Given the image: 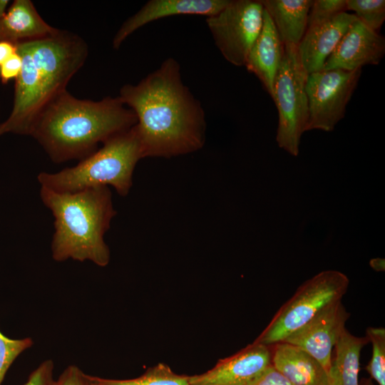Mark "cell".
<instances>
[{
    "label": "cell",
    "instance_id": "obj_28",
    "mask_svg": "<svg viewBox=\"0 0 385 385\" xmlns=\"http://www.w3.org/2000/svg\"><path fill=\"white\" fill-rule=\"evenodd\" d=\"M21 58L16 52L0 66V79L6 83L11 79L16 78L21 69Z\"/></svg>",
    "mask_w": 385,
    "mask_h": 385
},
{
    "label": "cell",
    "instance_id": "obj_17",
    "mask_svg": "<svg viewBox=\"0 0 385 385\" xmlns=\"http://www.w3.org/2000/svg\"><path fill=\"white\" fill-rule=\"evenodd\" d=\"M58 31L41 18L29 0H15L0 17V41L16 43L46 37Z\"/></svg>",
    "mask_w": 385,
    "mask_h": 385
},
{
    "label": "cell",
    "instance_id": "obj_3",
    "mask_svg": "<svg viewBox=\"0 0 385 385\" xmlns=\"http://www.w3.org/2000/svg\"><path fill=\"white\" fill-rule=\"evenodd\" d=\"M22 65L16 78L14 104L7 119L0 123V135H29L41 110L66 91L82 67L88 46L75 34L58 30L53 35L16 43Z\"/></svg>",
    "mask_w": 385,
    "mask_h": 385
},
{
    "label": "cell",
    "instance_id": "obj_16",
    "mask_svg": "<svg viewBox=\"0 0 385 385\" xmlns=\"http://www.w3.org/2000/svg\"><path fill=\"white\" fill-rule=\"evenodd\" d=\"M272 364L291 385H329L324 367L307 352L289 343L272 345Z\"/></svg>",
    "mask_w": 385,
    "mask_h": 385
},
{
    "label": "cell",
    "instance_id": "obj_21",
    "mask_svg": "<svg viewBox=\"0 0 385 385\" xmlns=\"http://www.w3.org/2000/svg\"><path fill=\"white\" fill-rule=\"evenodd\" d=\"M366 336L372 346L371 358L366 370L379 385H385V329L369 327Z\"/></svg>",
    "mask_w": 385,
    "mask_h": 385
},
{
    "label": "cell",
    "instance_id": "obj_12",
    "mask_svg": "<svg viewBox=\"0 0 385 385\" xmlns=\"http://www.w3.org/2000/svg\"><path fill=\"white\" fill-rule=\"evenodd\" d=\"M384 53V37L356 19L343 35L322 71H354L366 65H377Z\"/></svg>",
    "mask_w": 385,
    "mask_h": 385
},
{
    "label": "cell",
    "instance_id": "obj_4",
    "mask_svg": "<svg viewBox=\"0 0 385 385\" xmlns=\"http://www.w3.org/2000/svg\"><path fill=\"white\" fill-rule=\"evenodd\" d=\"M40 197L54 218L53 259L88 260L99 267L107 266L111 254L104 235L116 214L109 188L60 192L41 187Z\"/></svg>",
    "mask_w": 385,
    "mask_h": 385
},
{
    "label": "cell",
    "instance_id": "obj_32",
    "mask_svg": "<svg viewBox=\"0 0 385 385\" xmlns=\"http://www.w3.org/2000/svg\"><path fill=\"white\" fill-rule=\"evenodd\" d=\"M359 385H373V384L370 379H363L361 383H359Z\"/></svg>",
    "mask_w": 385,
    "mask_h": 385
},
{
    "label": "cell",
    "instance_id": "obj_23",
    "mask_svg": "<svg viewBox=\"0 0 385 385\" xmlns=\"http://www.w3.org/2000/svg\"><path fill=\"white\" fill-rule=\"evenodd\" d=\"M34 344L31 338L12 339L0 332V385L16 358Z\"/></svg>",
    "mask_w": 385,
    "mask_h": 385
},
{
    "label": "cell",
    "instance_id": "obj_9",
    "mask_svg": "<svg viewBox=\"0 0 385 385\" xmlns=\"http://www.w3.org/2000/svg\"><path fill=\"white\" fill-rule=\"evenodd\" d=\"M361 73L354 71L332 69L307 75L305 91L308 101L306 131H332L342 120Z\"/></svg>",
    "mask_w": 385,
    "mask_h": 385
},
{
    "label": "cell",
    "instance_id": "obj_22",
    "mask_svg": "<svg viewBox=\"0 0 385 385\" xmlns=\"http://www.w3.org/2000/svg\"><path fill=\"white\" fill-rule=\"evenodd\" d=\"M346 10L370 29L378 32L385 20L384 0H346Z\"/></svg>",
    "mask_w": 385,
    "mask_h": 385
},
{
    "label": "cell",
    "instance_id": "obj_7",
    "mask_svg": "<svg viewBox=\"0 0 385 385\" xmlns=\"http://www.w3.org/2000/svg\"><path fill=\"white\" fill-rule=\"evenodd\" d=\"M307 75L299 61L297 47L284 45L272 98L278 111L276 141L279 148L293 156L299 154L301 136L308 121Z\"/></svg>",
    "mask_w": 385,
    "mask_h": 385
},
{
    "label": "cell",
    "instance_id": "obj_30",
    "mask_svg": "<svg viewBox=\"0 0 385 385\" xmlns=\"http://www.w3.org/2000/svg\"><path fill=\"white\" fill-rule=\"evenodd\" d=\"M370 266L377 272L384 271V259L374 258L370 260Z\"/></svg>",
    "mask_w": 385,
    "mask_h": 385
},
{
    "label": "cell",
    "instance_id": "obj_24",
    "mask_svg": "<svg viewBox=\"0 0 385 385\" xmlns=\"http://www.w3.org/2000/svg\"><path fill=\"white\" fill-rule=\"evenodd\" d=\"M346 11V0H314L309 12L307 27L324 23Z\"/></svg>",
    "mask_w": 385,
    "mask_h": 385
},
{
    "label": "cell",
    "instance_id": "obj_6",
    "mask_svg": "<svg viewBox=\"0 0 385 385\" xmlns=\"http://www.w3.org/2000/svg\"><path fill=\"white\" fill-rule=\"evenodd\" d=\"M349 284L348 277L336 270L322 271L307 279L281 306L255 341L267 346L283 342L330 305L341 301Z\"/></svg>",
    "mask_w": 385,
    "mask_h": 385
},
{
    "label": "cell",
    "instance_id": "obj_8",
    "mask_svg": "<svg viewBox=\"0 0 385 385\" xmlns=\"http://www.w3.org/2000/svg\"><path fill=\"white\" fill-rule=\"evenodd\" d=\"M263 15L260 0H230L220 11L206 18L215 44L227 61L245 66L261 31Z\"/></svg>",
    "mask_w": 385,
    "mask_h": 385
},
{
    "label": "cell",
    "instance_id": "obj_15",
    "mask_svg": "<svg viewBox=\"0 0 385 385\" xmlns=\"http://www.w3.org/2000/svg\"><path fill=\"white\" fill-rule=\"evenodd\" d=\"M283 53L284 44L271 18L264 9L261 31L248 53L245 66L257 76L271 97Z\"/></svg>",
    "mask_w": 385,
    "mask_h": 385
},
{
    "label": "cell",
    "instance_id": "obj_2",
    "mask_svg": "<svg viewBox=\"0 0 385 385\" xmlns=\"http://www.w3.org/2000/svg\"><path fill=\"white\" fill-rule=\"evenodd\" d=\"M137 123L135 113L119 97L78 99L66 90L51 101L35 119L29 135L51 160L61 163L82 160L114 135Z\"/></svg>",
    "mask_w": 385,
    "mask_h": 385
},
{
    "label": "cell",
    "instance_id": "obj_18",
    "mask_svg": "<svg viewBox=\"0 0 385 385\" xmlns=\"http://www.w3.org/2000/svg\"><path fill=\"white\" fill-rule=\"evenodd\" d=\"M284 45L298 47L307 28L312 0H260Z\"/></svg>",
    "mask_w": 385,
    "mask_h": 385
},
{
    "label": "cell",
    "instance_id": "obj_27",
    "mask_svg": "<svg viewBox=\"0 0 385 385\" xmlns=\"http://www.w3.org/2000/svg\"><path fill=\"white\" fill-rule=\"evenodd\" d=\"M247 385H291L286 378L271 364Z\"/></svg>",
    "mask_w": 385,
    "mask_h": 385
},
{
    "label": "cell",
    "instance_id": "obj_25",
    "mask_svg": "<svg viewBox=\"0 0 385 385\" xmlns=\"http://www.w3.org/2000/svg\"><path fill=\"white\" fill-rule=\"evenodd\" d=\"M53 367L52 360H45L31 373L24 385H59L58 380L53 376Z\"/></svg>",
    "mask_w": 385,
    "mask_h": 385
},
{
    "label": "cell",
    "instance_id": "obj_1",
    "mask_svg": "<svg viewBox=\"0 0 385 385\" xmlns=\"http://www.w3.org/2000/svg\"><path fill=\"white\" fill-rule=\"evenodd\" d=\"M118 97L135 115L144 158H171L204 145L205 111L184 85L175 59H165L136 85L123 86Z\"/></svg>",
    "mask_w": 385,
    "mask_h": 385
},
{
    "label": "cell",
    "instance_id": "obj_10",
    "mask_svg": "<svg viewBox=\"0 0 385 385\" xmlns=\"http://www.w3.org/2000/svg\"><path fill=\"white\" fill-rule=\"evenodd\" d=\"M350 314L342 301L330 305L283 342L296 346L316 359L329 371L334 345L344 330Z\"/></svg>",
    "mask_w": 385,
    "mask_h": 385
},
{
    "label": "cell",
    "instance_id": "obj_19",
    "mask_svg": "<svg viewBox=\"0 0 385 385\" xmlns=\"http://www.w3.org/2000/svg\"><path fill=\"white\" fill-rule=\"evenodd\" d=\"M369 342L366 336L356 337L344 329L333 349L329 385H359L361 351Z\"/></svg>",
    "mask_w": 385,
    "mask_h": 385
},
{
    "label": "cell",
    "instance_id": "obj_11",
    "mask_svg": "<svg viewBox=\"0 0 385 385\" xmlns=\"http://www.w3.org/2000/svg\"><path fill=\"white\" fill-rule=\"evenodd\" d=\"M272 364V346L254 341L220 359L210 370L189 376L190 385H247Z\"/></svg>",
    "mask_w": 385,
    "mask_h": 385
},
{
    "label": "cell",
    "instance_id": "obj_20",
    "mask_svg": "<svg viewBox=\"0 0 385 385\" xmlns=\"http://www.w3.org/2000/svg\"><path fill=\"white\" fill-rule=\"evenodd\" d=\"M88 379L91 385H190L189 376L176 374L163 363L150 367L134 379H113L90 375Z\"/></svg>",
    "mask_w": 385,
    "mask_h": 385
},
{
    "label": "cell",
    "instance_id": "obj_14",
    "mask_svg": "<svg viewBox=\"0 0 385 385\" xmlns=\"http://www.w3.org/2000/svg\"><path fill=\"white\" fill-rule=\"evenodd\" d=\"M356 19L343 12L329 21L307 27L297 52L307 74L321 71L349 26Z\"/></svg>",
    "mask_w": 385,
    "mask_h": 385
},
{
    "label": "cell",
    "instance_id": "obj_29",
    "mask_svg": "<svg viewBox=\"0 0 385 385\" xmlns=\"http://www.w3.org/2000/svg\"><path fill=\"white\" fill-rule=\"evenodd\" d=\"M16 53V43L10 41H0V66Z\"/></svg>",
    "mask_w": 385,
    "mask_h": 385
},
{
    "label": "cell",
    "instance_id": "obj_26",
    "mask_svg": "<svg viewBox=\"0 0 385 385\" xmlns=\"http://www.w3.org/2000/svg\"><path fill=\"white\" fill-rule=\"evenodd\" d=\"M59 385H91L88 375L76 365H69L58 378Z\"/></svg>",
    "mask_w": 385,
    "mask_h": 385
},
{
    "label": "cell",
    "instance_id": "obj_5",
    "mask_svg": "<svg viewBox=\"0 0 385 385\" xmlns=\"http://www.w3.org/2000/svg\"><path fill=\"white\" fill-rule=\"evenodd\" d=\"M75 166L59 172H41V187L60 192H73L100 186H113L121 196L130 192L133 173L143 151L135 125L114 135Z\"/></svg>",
    "mask_w": 385,
    "mask_h": 385
},
{
    "label": "cell",
    "instance_id": "obj_31",
    "mask_svg": "<svg viewBox=\"0 0 385 385\" xmlns=\"http://www.w3.org/2000/svg\"><path fill=\"white\" fill-rule=\"evenodd\" d=\"M9 1L0 0V17L6 12Z\"/></svg>",
    "mask_w": 385,
    "mask_h": 385
},
{
    "label": "cell",
    "instance_id": "obj_13",
    "mask_svg": "<svg viewBox=\"0 0 385 385\" xmlns=\"http://www.w3.org/2000/svg\"><path fill=\"white\" fill-rule=\"evenodd\" d=\"M230 0H150L120 27L113 46L122 43L140 27L156 20L177 15L212 16L223 9Z\"/></svg>",
    "mask_w": 385,
    "mask_h": 385
}]
</instances>
